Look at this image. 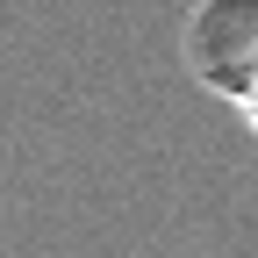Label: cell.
Listing matches in <instances>:
<instances>
[{"mask_svg":"<svg viewBox=\"0 0 258 258\" xmlns=\"http://www.w3.org/2000/svg\"><path fill=\"white\" fill-rule=\"evenodd\" d=\"M237 115H244V122H251V129H258V79H251V86H244V101H237Z\"/></svg>","mask_w":258,"mask_h":258,"instance_id":"6da1fadb","label":"cell"}]
</instances>
